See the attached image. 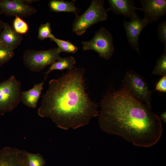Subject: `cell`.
<instances>
[{
    "instance_id": "cell-20",
    "label": "cell",
    "mask_w": 166,
    "mask_h": 166,
    "mask_svg": "<svg viewBox=\"0 0 166 166\" xmlns=\"http://www.w3.org/2000/svg\"><path fill=\"white\" fill-rule=\"evenodd\" d=\"M13 26V29L21 35L26 34L29 31V27L27 23L22 18L18 16L15 17Z\"/></svg>"
},
{
    "instance_id": "cell-26",
    "label": "cell",
    "mask_w": 166,
    "mask_h": 166,
    "mask_svg": "<svg viewBox=\"0 0 166 166\" xmlns=\"http://www.w3.org/2000/svg\"><path fill=\"white\" fill-rule=\"evenodd\" d=\"M1 14L0 12V33L2 31V27H3V22L2 21V20L1 17Z\"/></svg>"
},
{
    "instance_id": "cell-15",
    "label": "cell",
    "mask_w": 166,
    "mask_h": 166,
    "mask_svg": "<svg viewBox=\"0 0 166 166\" xmlns=\"http://www.w3.org/2000/svg\"><path fill=\"white\" fill-rule=\"evenodd\" d=\"M75 0L65 2L63 0H51L49 3L51 11L55 12H68L77 15L78 8L75 5Z\"/></svg>"
},
{
    "instance_id": "cell-12",
    "label": "cell",
    "mask_w": 166,
    "mask_h": 166,
    "mask_svg": "<svg viewBox=\"0 0 166 166\" xmlns=\"http://www.w3.org/2000/svg\"><path fill=\"white\" fill-rule=\"evenodd\" d=\"M23 39L22 35L17 33L8 23L3 22L0 33V44L14 50L20 44Z\"/></svg>"
},
{
    "instance_id": "cell-1",
    "label": "cell",
    "mask_w": 166,
    "mask_h": 166,
    "mask_svg": "<svg viewBox=\"0 0 166 166\" xmlns=\"http://www.w3.org/2000/svg\"><path fill=\"white\" fill-rule=\"evenodd\" d=\"M101 104L99 124L104 132L140 147H151L160 140L163 132L160 117L126 89L108 93Z\"/></svg>"
},
{
    "instance_id": "cell-14",
    "label": "cell",
    "mask_w": 166,
    "mask_h": 166,
    "mask_svg": "<svg viewBox=\"0 0 166 166\" xmlns=\"http://www.w3.org/2000/svg\"><path fill=\"white\" fill-rule=\"evenodd\" d=\"M43 82L40 83L35 85L31 89L22 92L21 99L22 103L28 107L36 108L43 89Z\"/></svg>"
},
{
    "instance_id": "cell-21",
    "label": "cell",
    "mask_w": 166,
    "mask_h": 166,
    "mask_svg": "<svg viewBox=\"0 0 166 166\" xmlns=\"http://www.w3.org/2000/svg\"><path fill=\"white\" fill-rule=\"evenodd\" d=\"M14 55V50L0 44V64H4L12 59Z\"/></svg>"
},
{
    "instance_id": "cell-23",
    "label": "cell",
    "mask_w": 166,
    "mask_h": 166,
    "mask_svg": "<svg viewBox=\"0 0 166 166\" xmlns=\"http://www.w3.org/2000/svg\"><path fill=\"white\" fill-rule=\"evenodd\" d=\"M158 39L166 48V21L162 22L159 25L157 29Z\"/></svg>"
},
{
    "instance_id": "cell-25",
    "label": "cell",
    "mask_w": 166,
    "mask_h": 166,
    "mask_svg": "<svg viewBox=\"0 0 166 166\" xmlns=\"http://www.w3.org/2000/svg\"><path fill=\"white\" fill-rule=\"evenodd\" d=\"M160 119L163 120L164 122H166V112H164L162 113L160 117Z\"/></svg>"
},
{
    "instance_id": "cell-3",
    "label": "cell",
    "mask_w": 166,
    "mask_h": 166,
    "mask_svg": "<svg viewBox=\"0 0 166 166\" xmlns=\"http://www.w3.org/2000/svg\"><path fill=\"white\" fill-rule=\"evenodd\" d=\"M104 2L103 0H92L90 6L82 14L76 15L73 23V32L81 36L92 25L106 21L108 12L110 10L105 8Z\"/></svg>"
},
{
    "instance_id": "cell-16",
    "label": "cell",
    "mask_w": 166,
    "mask_h": 166,
    "mask_svg": "<svg viewBox=\"0 0 166 166\" xmlns=\"http://www.w3.org/2000/svg\"><path fill=\"white\" fill-rule=\"evenodd\" d=\"M75 63L76 60L72 56L61 58L51 65L48 70L45 73V80L46 79L49 73L53 70H63L66 69L70 71L73 70Z\"/></svg>"
},
{
    "instance_id": "cell-4",
    "label": "cell",
    "mask_w": 166,
    "mask_h": 166,
    "mask_svg": "<svg viewBox=\"0 0 166 166\" xmlns=\"http://www.w3.org/2000/svg\"><path fill=\"white\" fill-rule=\"evenodd\" d=\"M21 84L13 75L0 83V115L10 112L21 101Z\"/></svg>"
},
{
    "instance_id": "cell-19",
    "label": "cell",
    "mask_w": 166,
    "mask_h": 166,
    "mask_svg": "<svg viewBox=\"0 0 166 166\" xmlns=\"http://www.w3.org/2000/svg\"><path fill=\"white\" fill-rule=\"evenodd\" d=\"M29 166H44L45 160L40 154L32 153L25 150Z\"/></svg>"
},
{
    "instance_id": "cell-22",
    "label": "cell",
    "mask_w": 166,
    "mask_h": 166,
    "mask_svg": "<svg viewBox=\"0 0 166 166\" xmlns=\"http://www.w3.org/2000/svg\"><path fill=\"white\" fill-rule=\"evenodd\" d=\"M50 23L48 22L42 24L38 30V38L43 41L47 38H49L52 34Z\"/></svg>"
},
{
    "instance_id": "cell-7",
    "label": "cell",
    "mask_w": 166,
    "mask_h": 166,
    "mask_svg": "<svg viewBox=\"0 0 166 166\" xmlns=\"http://www.w3.org/2000/svg\"><path fill=\"white\" fill-rule=\"evenodd\" d=\"M81 43L83 51L93 50L100 57L106 60L109 59L114 53L112 35L104 27L95 32V35L91 40Z\"/></svg>"
},
{
    "instance_id": "cell-6",
    "label": "cell",
    "mask_w": 166,
    "mask_h": 166,
    "mask_svg": "<svg viewBox=\"0 0 166 166\" xmlns=\"http://www.w3.org/2000/svg\"><path fill=\"white\" fill-rule=\"evenodd\" d=\"M122 81V87L137 99L151 108L152 92L144 78L134 71L128 70Z\"/></svg>"
},
{
    "instance_id": "cell-24",
    "label": "cell",
    "mask_w": 166,
    "mask_h": 166,
    "mask_svg": "<svg viewBox=\"0 0 166 166\" xmlns=\"http://www.w3.org/2000/svg\"><path fill=\"white\" fill-rule=\"evenodd\" d=\"M155 90L163 92H166V75L162 77L157 83Z\"/></svg>"
},
{
    "instance_id": "cell-11",
    "label": "cell",
    "mask_w": 166,
    "mask_h": 166,
    "mask_svg": "<svg viewBox=\"0 0 166 166\" xmlns=\"http://www.w3.org/2000/svg\"><path fill=\"white\" fill-rule=\"evenodd\" d=\"M0 166H29L25 150L9 147L0 150Z\"/></svg>"
},
{
    "instance_id": "cell-5",
    "label": "cell",
    "mask_w": 166,
    "mask_h": 166,
    "mask_svg": "<svg viewBox=\"0 0 166 166\" xmlns=\"http://www.w3.org/2000/svg\"><path fill=\"white\" fill-rule=\"evenodd\" d=\"M61 53L58 47L44 50L28 49L23 53V61L30 71L40 72L61 58Z\"/></svg>"
},
{
    "instance_id": "cell-17",
    "label": "cell",
    "mask_w": 166,
    "mask_h": 166,
    "mask_svg": "<svg viewBox=\"0 0 166 166\" xmlns=\"http://www.w3.org/2000/svg\"><path fill=\"white\" fill-rule=\"evenodd\" d=\"M49 38L57 45L61 52L67 53H76L78 50V47L69 41H65L56 38L53 34Z\"/></svg>"
},
{
    "instance_id": "cell-9",
    "label": "cell",
    "mask_w": 166,
    "mask_h": 166,
    "mask_svg": "<svg viewBox=\"0 0 166 166\" xmlns=\"http://www.w3.org/2000/svg\"><path fill=\"white\" fill-rule=\"evenodd\" d=\"M130 18L131 20L129 22L124 19L123 23L128 44L134 50L140 53L138 42L140 35L148 24L143 18H140L136 13L133 14Z\"/></svg>"
},
{
    "instance_id": "cell-8",
    "label": "cell",
    "mask_w": 166,
    "mask_h": 166,
    "mask_svg": "<svg viewBox=\"0 0 166 166\" xmlns=\"http://www.w3.org/2000/svg\"><path fill=\"white\" fill-rule=\"evenodd\" d=\"M34 0H0V12L8 16L28 17L35 14V8L31 5Z\"/></svg>"
},
{
    "instance_id": "cell-13",
    "label": "cell",
    "mask_w": 166,
    "mask_h": 166,
    "mask_svg": "<svg viewBox=\"0 0 166 166\" xmlns=\"http://www.w3.org/2000/svg\"><path fill=\"white\" fill-rule=\"evenodd\" d=\"M109 9L116 14L130 18L136 13V7L133 0H109Z\"/></svg>"
},
{
    "instance_id": "cell-10",
    "label": "cell",
    "mask_w": 166,
    "mask_h": 166,
    "mask_svg": "<svg viewBox=\"0 0 166 166\" xmlns=\"http://www.w3.org/2000/svg\"><path fill=\"white\" fill-rule=\"evenodd\" d=\"M141 8L137 10L144 12L143 19L148 24L158 21L166 14V0H140Z\"/></svg>"
},
{
    "instance_id": "cell-2",
    "label": "cell",
    "mask_w": 166,
    "mask_h": 166,
    "mask_svg": "<svg viewBox=\"0 0 166 166\" xmlns=\"http://www.w3.org/2000/svg\"><path fill=\"white\" fill-rule=\"evenodd\" d=\"M85 69L76 68L49 83L38 110L39 116L50 119L57 127L68 130L87 125L99 115L98 105L86 91Z\"/></svg>"
},
{
    "instance_id": "cell-18",
    "label": "cell",
    "mask_w": 166,
    "mask_h": 166,
    "mask_svg": "<svg viewBox=\"0 0 166 166\" xmlns=\"http://www.w3.org/2000/svg\"><path fill=\"white\" fill-rule=\"evenodd\" d=\"M153 74L163 76L166 75V48L158 57L152 72Z\"/></svg>"
}]
</instances>
